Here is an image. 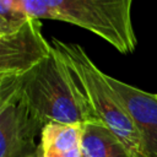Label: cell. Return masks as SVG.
Returning a JSON list of instances; mask_svg holds the SVG:
<instances>
[{"instance_id":"1","label":"cell","mask_w":157,"mask_h":157,"mask_svg":"<svg viewBox=\"0 0 157 157\" xmlns=\"http://www.w3.org/2000/svg\"><path fill=\"white\" fill-rule=\"evenodd\" d=\"M20 91L43 126L48 123L85 124L97 120L64 58L53 45L40 63L20 77Z\"/></svg>"},{"instance_id":"2","label":"cell","mask_w":157,"mask_h":157,"mask_svg":"<svg viewBox=\"0 0 157 157\" xmlns=\"http://www.w3.org/2000/svg\"><path fill=\"white\" fill-rule=\"evenodd\" d=\"M16 4L32 18L56 20L85 28L121 54L132 53L137 45L130 0H16Z\"/></svg>"},{"instance_id":"3","label":"cell","mask_w":157,"mask_h":157,"mask_svg":"<svg viewBox=\"0 0 157 157\" xmlns=\"http://www.w3.org/2000/svg\"><path fill=\"white\" fill-rule=\"evenodd\" d=\"M52 45L64 58L96 119L112 131L129 157L145 155L144 142L135 124L107 83L104 72L97 67L86 50L80 44L56 38H53Z\"/></svg>"},{"instance_id":"4","label":"cell","mask_w":157,"mask_h":157,"mask_svg":"<svg viewBox=\"0 0 157 157\" xmlns=\"http://www.w3.org/2000/svg\"><path fill=\"white\" fill-rule=\"evenodd\" d=\"M42 22L29 17L15 31L0 34V78L22 77L50 52Z\"/></svg>"},{"instance_id":"5","label":"cell","mask_w":157,"mask_h":157,"mask_svg":"<svg viewBox=\"0 0 157 157\" xmlns=\"http://www.w3.org/2000/svg\"><path fill=\"white\" fill-rule=\"evenodd\" d=\"M43 125L33 117L20 87L0 109V157H20L36 151L34 137Z\"/></svg>"},{"instance_id":"6","label":"cell","mask_w":157,"mask_h":157,"mask_svg":"<svg viewBox=\"0 0 157 157\" xmlns=\"http://www.w3.org/2000/svg\"><path fill=\"white\" fill-rule=\"evenodd\" d=\"M104 78L135 124L145 155L157 157V94L147 93L107 74Z\"/></svg>"},{"instance_id":"7","label":"cell","mask_w":157,"mask_h":157,"mask_svg":"<svg viewBox=\"0 0 157 157\" xmlns=\"http://www.w3.org/2000/svg\"><path fill=\"white\" fill-rule=\"evenodd\" d=\"M81 151L83 157H129L118 139L98 120L82 124Z\"/></svg>"},{"instance_id":"8","label":"cell","mask_w":157,"mask_h":157,"mask_svg":"<svg viewBox=\"0 0 157 157\" xmlns=\"http://www.w3.org/2000/svg\"><path fill=\"white\" fill-rule=\"evenodd\" d=\"M82 124L48 123L40 131L39 147L43 152L64 155L81 147Z\"/></svg>"},{"instance_id":"9","label":"cell","mask_w":157,"mask_h":157,"mask_svg":"<svg viewBox=\"0 0 157 157\" xmlns=\"http://www.w3.org/2000/svg\"><path fill=\"white\" fill-rule=\"evenodd\" d=\"M0 18L7 27V32L15 31L29 18V16L22 11L16 0H0Z\"/></svg>"},{"instance_id":"10","label":"cell","mask_w":157,"mask_h":157,"mask_svg":"<svg viewBox=\"0 0 157 157\" xmlns=\"http://www.w3.org/2000/svg\"><path fill=\"white\" fill-rule=\"evenodd\" d=\"M20 87V77L0 78V109L16 93Z\"/></svg>"},{"instance_id":"11","label":"cell","mask_w":157,"mask_h":157,"mask_svg":"<svg viewBox=\"0 0 157 157\" xmlns=\"http://www.w3.org/2000/svg\"><path fill=\"white\" fill-rule=\"evenodd\" d=\"M59 157H83V156H82V151H81V147H80V148L72 150L70 152H66L64 155H59Z\"/></svg>"},{"instance_id":"12","label":"cell","mask_w":157,"mask_h":157,"mask_svg":"<svg viewBox=\"0 0 157 157\" xmlns=\"http://www.w3.org/2000/svg\"><path fill=\"white\" fill-rule=\"evenodd\" d=\"M37 148H38V157H59V155L53 153V152H43V151L40 150L39 145H38Z\"/></svg>"},{"instance_id":"13","label":"cell","mask_w":157,"mask_h":157,"mask_svg":"<svg viewBox=\"0 0 157 157\" xmlns=\"http://www.w3.org/2000/svg\"><path fill=\"white\" fill-rule=\"evenodd\" d=\"M4 33H7V27L2 22V20L0 18V34H4Z\"/></svg>"},{"instance_id":"14","label":"cell","mask_w":157,"mask_h":157,"mask_svg":"<svg viewBox=\"0 0 157 157\" xmlns=\"http://www.w3.org/2000/svg\"><path fill=\"white\" fill-rule=\"evenodd\" d=\"M37 147H38V146H37ZM26 157H38V148H36V151H34V152H32V153L27 155Z\"/></svg>"},{"instance_id":"15","label":"cell","mask_w":157,"mask_h":157,"mask_svg":"<svg viewBox=\"0 0 157 157\" xmlns=\"http://www.w3.org/2000/svg\"><path fill=\"white\" fill-rule=\"evenodd\" d=\"M130 157H148L146 155H135V156H130Z\"/></svg>"},{"instance_id":"16","label":"cell","mask_w":157,"mask_h":157,"mask_svg":"<svg viewBox=\"0 0 157 157\" xmlns=\"http://www.w3.org/2000/svg\"><path fill=\"white\" fill-rule=\"evenodd\" d=\"M28 155H29V153H28ZM26 156H27V155H23V156H20V157H26Z\"/></svg>"}]
</instances>
